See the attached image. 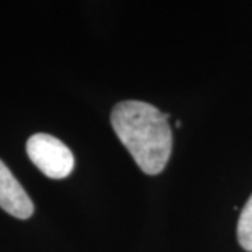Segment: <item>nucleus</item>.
<instances>
[{
	"mask_svg": "<svg viewBox=\"0 0 252 252\" xmlns=\"http://www.w3.org/2000/svg\"><path fill=\"white\" fill-rule=\"evenodd\" d=\"M168 117L143 101H122L112 109L115 133L147 175L160 174L170 160L172 133Z\"/></svg>",
	"mask_w": 252,
	"mask_h": 252,
	"instance_id": "nucleus-1",
	"label": "nucleus"
},
{
	"mask_svg": "<svg viewBox=\"0 0 252 252\" xmlns=\"http://www.w3.org/2000/svg\"><path fill=\"white\" fill-rule=\"evenodd\" d=\"M30 160L44 175L62 180L72 174L74 157L70 149L54 136L35 133L27 142Z\"/></svg>",
	"mask_w": 252,
	"mask_h": 252,
	"instance_id": "nucleus-2",
	"label": "nucleus"
},
{
	"mask_svg": "<svg viewBox=\"0 0 252 252\" xmlns=\"http://www.w3.org/2000/svg\"><path fill=\"white\" fill-rule=\"evenodd\" d=\"M0 207L11 216L26 220L32 216L34 205L7 165L0 160Z\"/></svg>",
	"mask_w": 252,
	"mask_h": 252,
	"instance_id": "nucleus-3",
	"label": "nucleus"
},
{
	"mask_svg": "<svg viewBox=\"0 0 252 252\" xmlns=\"http://www.w3.org/2000/svg\"><path fill=\"white\" fill-rule=\"evenodd\" d=\"M237 237L244 250L252 252V195L241 212L237 225Z\"/></svg>",
	"mask_w": 252,
	"mask_h": 252,
	"instance_id": "nucleus-4",
	"label": "nucleus"
}]
</instances>
